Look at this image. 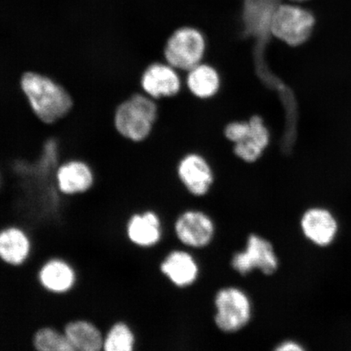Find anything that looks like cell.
Wrapping results in <instances>:
<instances>
[{
    "instance_id": "obj_1",
    "label": "cell",
    "mask_w": 351,
    "mask_h": 351,
    "mask_svg": "<svg viewBox=\"0 0 351 351\" xmlns=\"http://www.w3.org/2000/svg\"><path fill=\"white\" fill-rule=\"evenodd\" d=\"M19 89L30 112L38 121L53 125L73 111L75 101L62 83L46 73L26 70L19 79Z\"/></svg>"
},
{
    "instance_id": "obj_2",
    "label": "cell",
    "mask_w": 351,
    "mask_h": 351,
    "mask_svg": "<svg viewBox=\"0 0 351 351\" xmlns=\"http://www.w3.org/2000/svg\"><path fill=\"white\" fill-rule=\"evenodd\" d=\"M157 115V105L153 99L146 94L135 93L113 110V128L120 137L132 143H142L150 136Z\"/></svg>"
},
{
    "instance_id": "obj_3",
    "label": "cell",
    "mask_w": 351,
    "mask_h": 351,
    "mask_svg": "<svg viewBox=\"0 0 351 351\" xmlns=\"http://www.w3.org/2000/svg\"><path fill=\"white\" fill-rule=\"evenodd\" d=\"M214 304L215 324L221 332H239L251 322V298L240 288L229 287L219 289L215 296Z\"/></svg>"
},
{
    "instance_id": "obj_4",
    "label": "cell",
    "mask_w": 351,
    "mask_h": 351,
    "mask_svg": "<svg viewBox=\"0 0 351 351\" xmlns=\"http://www.w3.org/2000/svg\"><path fill=\"white\" fill-rule=\"evenodd\" d=\"M315 17L304 8L280 3L270 26V33L288 45L300 46L311 36Z\"/></svg>"
},
{
    "instance_id": "obj_5",
    "label": "cell",
    "mask_w": 351,
    "mask_h": 351,
    "mask_svg": "<svg viewBox=\"0 0 351 351\" xmlns=\"http://www.w3.org/2000/svg\"><path fill=\"white\" fill-rule=\"evenodd\" d=\"M205 49V38L199 30L182 27L171 35L164 54L167 62L172 67L189 72L200 64Z\"/></svg>"
},
{
    "instance_id": "obj_6",
    "label": "cell",
    "mask_w": 351,
    "mask_h": 351,
    "mask_svg": "<svg viewBox=\"0 0 351 351\" xmlns=\"http://www.w3.org/2000/svg\"><path fill=\"white\" fill-rule=\"evenodd\" d=\"M231 267L241 276H247L254 270L270 276L278 269L279 260L271 241L252 234L249 235L243 251L232 256Z\"/></svg>"
},
{
    "instance_id": "obj_7",
    "label": "cell",
    "mask_w": 351,
    "mask_h": 351,
    "mask_svg": "<svg viewBox=\"0 0 351 351\" xmlns=\"http://www.w3.org/2000/svg\"><path fill=\"white\" fill-rule=\"evenodd\" d=\"M57 190L64 197L88 194L95 187V171L89 162L79 157H70L60 162L55 172Z\"/></svg>"
},
{
    "instance_id": "obj_8",
    "label": "cell",
    "mask_w": 351,
    "mask_h": 351,
    "mask_svg": "<svg viewBox=\"0 0 351 351\" xmlns=\"http://www.w3.org/2000/svg\"><path fill=\"white\" fill-rule=\"evenodd\" d=\"M36 279L39 287L48 295L61 297L69 295L76 288L78 273L67 258L53 256L39 265Z\"/></svg>"
},
{
    "instance_id": "obj_9",
    "label": "cell",
    "mask_w": 351,
    "mask_h": 351,
    "mask_svg": "<svg viewBox=\"0 0 351 351\" xmlns=\"http://www.w3.org/2000/svg\"><path fill=\"white\" fill-rule=\"evenodd\" d=\"M34 241L29 232L19 225L0 229V263L8 269L21 270L32 261Z\"/></svg>"
},
{
    "instance_id": "obj_10",
    "label": "cell",
    "mask_w": 351,
    "mask_h": 351,
    "mask_svg": "<svg viewBox=\"0 0 351 351\" xmlns=\"http://www.w3.org/2000/svg\"><path fill=\"white\" fill-rule=\"evenodd\" d=\"M174 230L182 244L195 249L208 247L216 234L213 219L199 210H188L180 215Z\"/></svg>"
},
{
    "instance_id": "obj_11",
    "label": "cell",
    "mask_w": 351,
    "mask_h": 351,
    "mask_svg": "<svg viewBox=\"0 0 351 351\" xmlns=\"http://www.w3.org/2000/svg\"><path fill=\"white\" fill-rule=\"evenodd\" d=\"M124 236L135 247H156L163 237V226L159 215L152 210L130 215L125 223Z\"/></svg>"
},
{
    "instance_id": "obj_12",
    "label": "cell",
    "mask_w": 351,
    "mask_h": 351,
    "mask_svg": "<svg viewBox=\"0 0 351 351\" xmlns=\"http://www.w3.org/2000/svg\"><path fill=\"white\" fill-rule=\"evenodd\" d=\"M178 175L188 192L196 197L207 195L214 182L212 168L197 154H189L180 161Z\"/></svg>"
},
{
    "instance_id": "obj_13",
    "label": "cell",
    "mask_w": 351,
    "mask_h": 351,
    "mask_svg": "<svg viewBox=\"0 0 351 351\" xmlns=\"http://www.w3.org/2000/svg\"><path fill=\"white\" fill-rule=\"evenodd\" d=\"M140 85L152 99L172 97L181 90V80L172 66L154 63L144 70Z\"/></svg>"
},
{
    "instance_id": "obj_14",
    "label": "cell",
    "mask_w": 351,
    "mask_h": 351,
    "mask_svg": "<svg viewBox=\"0 0 351 351\" xmlns=\"http://www.w3.org/2000/svg\"><path fill=\"white\" fill-rule=\"evenodd\" d=\"M160 269L171 283L179 288L191 287L199 275V266L194 256L182 250H175L167 254Z\"/></svg>"
},
{
    "instance_id": "obj_15",
    "label": "cell",
    "mask_w": 351,
    "mask_h": 351,
    "mask_svg": "<svg viewBox=\"0 0 351 351\" xmlns=\"http://www.w3.org/2000/svg\"><path fill=\"white\" fill-rule=\"evenodd\" d=\"M301 228L306 238L320 247L330 244L339 230L333 215L319 208L306 210L301 219Z\"/></svg>"
},
{
    "instance_id": "obj_16",
    "label": "cell",
    "mask_w": 351,
    "mask_h": 351,
    "mask_svg": "<svg viewBox=\"0 0 351 351\" xmlns=\"http://www.w3.org/2000/svg\"><path fill=\"white\" fill-rule=\"evenodd\" d=\"M63 331L74 351L104 350V332L97 324L86 318L69 320Z\"/></svg>"
},
{
    "instance_id": "obj_17",
    "label": "cell",
    "mask_w": 351,
    "mask_h": 351,
    "mask_svg": "<svg viewBox=\"0 0 351 351\" xmlns=\"http://www.w3.org/2000/svg\"><path fill=\"white\" fill-rule=\"evenodd\" d=\"M269 132L262 118L254 116L248 121V128L238 143H235V155L247 163L258 159L269 143Z\"/></svg>"
},
{
    "instance_id": "obj_18",
    "label": "cell",
    "mask_w": 351,
    "mask_h": 351,
    "mask_svg": "<svg viewBox=\"0 0 351 351\" xmlns=\"http://www.w3.org/2000/svg\"><path fill=\"white\" fill-rule=\"evenodd\" d=\"M280 0H244L243 20L245 33L263 37L270 34V26Z\"/></svg>"
},
{
    "instance_id": "obj_19",
    "label": "cell",
    "mask_w": 351,
    "mask_h": 351,
    "mask_svg": "<svg viewBox=\"0 0 351 351\" xmlns=\"http://www.w3.org/2000/svg\"><path fill=\"white\" fill-rule=\"evenodd\" d=\"M221 79L216 69L208 64H199L189 71L187 86L193 95L200 99H208L216 95Z\"/></svg>"
},
{
    "instance_id": "obj_20",
    "label": "cell",
    "mask_w": 351,
    "mask_h": 351,
    "mask_svg": "<svg viewBox=\"0 0 351 351\" xmlns=\"http://www.w3.org/2000/svg\"><path fill=\"white\" fill-rule=\"evenodd\" d=\"M137 345V332L126 320H117L104 333V351H133Z\"/></svg>"
},
{
    "instance_id": "obj_21",
    "label": "cell",
    "mask_w": 351,
    "mask_h": 351,
    "mask_svg": "<svg viewBox=\"0 0 351 351\" xmlns=\"http://www.w3.org/2000/svg\"><path fill=\"white\" fill-rule=\"evenodd\" d=\"M32 346L37 351H74L62 329L52 326L37 328L32 337Z\"/></svg>"
},
{
    "instance_id": "obj_22",
    "label": "cell",
    "mask_w": 351,
    "mask_h": 351,
    "mask_svg": "<svg viewBox=\"0 0 351 351\" xmlns=\"http://www.w3.org/2000/svg\"><path fill=\"white\" fill-rule=\"evenodd\" d=\"M275 350L278 351H301L304 350V348L296 341H285L276 346Z\"/></svg>"
},
{
    "instance_id": "obj_23",
    "label": "cell",
    "mask_w": 351,
    "mask_h": 351,
    "mask_svg": "<svg viewBox=\"0 0 351 351\" xmlns=\"http://www.w3.org/2000/svg\"><path fill=\"white\" fill-rule=\"evenodd\" d=\"M3 185V176L1 174V172H0V190H1Z\"/></svg>"
},
{
    "instance_id": "obj_24",
    "label": "cell",
    "mask_w": 351,
    "mask_h": 351,
    "mask_svg": "<svg viewBox=\"0 0 351 351\" xmlns=\"http://www.w3.org/2000/svg\"><path fill=\"white\" fill-rule=\"evenodd\" d=\"M293 1H306V0H293Z\"/></svg>"
}]
</instances>
